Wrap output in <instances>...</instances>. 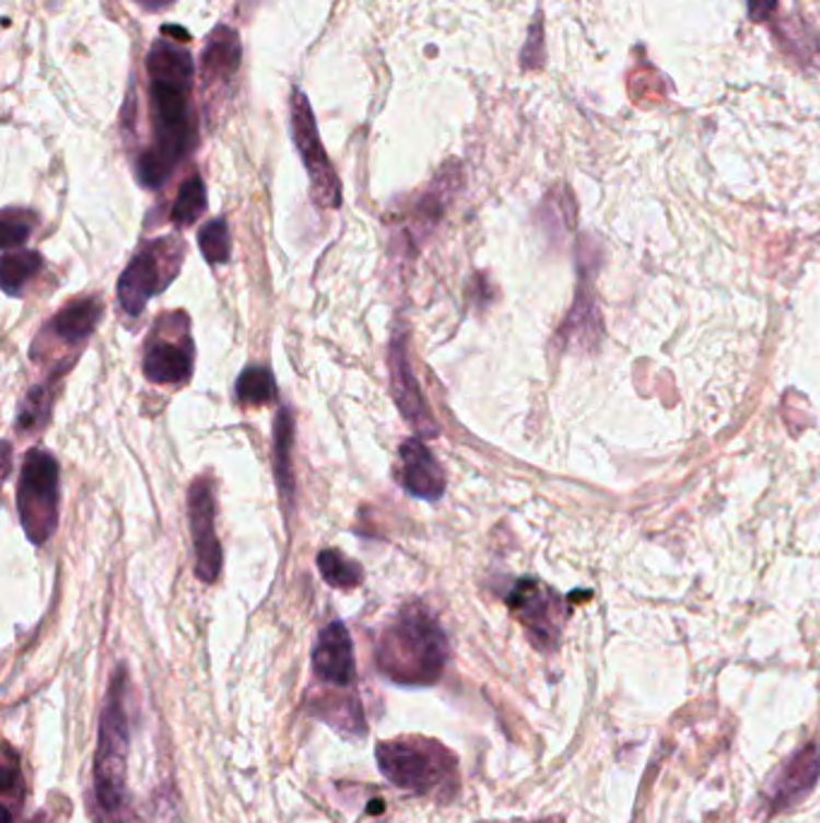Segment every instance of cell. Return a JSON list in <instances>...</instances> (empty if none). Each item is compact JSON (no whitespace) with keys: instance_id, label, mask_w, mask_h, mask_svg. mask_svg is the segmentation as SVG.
<instances>
[{"instance_id":"obj_20","label":"cell","mask_w":820,"mask_h":823,"mask_svg":"<svg viewBox=\"0 0 820 823\" xmlns=\"http://www.w3.org/2000/svg\"><path fill=\"white\" fill-rule=\"evenodd\" d=\"M236 397L244 405H265L277 397V383L270 369L248 367L236 381Z\"/></svg>"},{"instance_id":"obj_11","label":"cell","mask_w":820,"mask_h":823,"mask_svg":"<svg viewBox=\"0 0 820 823\" xmlns=\"http://www.w3.org/2000/svg\"><path fill=\"white\" fill-rule=\"evenodd\" d=\"M390 381H393V395L395 403L400 405L405 419L412 424V427L419 433L426 436H436L438 427L433 421L431 412L424 403V395L419 391V383L412 373V367H409V357H407V347H405V337L397 335L393 345H390Z\"/></svg>"},{"instance_id":"obj_3","label":"cell","mask_w":820,"mask_h":823,"mask_svg":"<svg viewBox=\"0 0 820 823\" xmlns=\"http://www.w3.org/2000/svg\"><path fill=\"white\" fill-rule=\"evenodd\" d=\"M128 716H126V672L114 674L99 725V742L94 758V795L102 823H128Z\"/></svg>"},{"instance_id":"obj_4","label":"cell","mask_w":820,"mask_h":823,"mask_svg":"<svg viewBox=\"0 0 820 823\" xmlns=\"http://www.w3.org/2000/svg\"><path fill=\"white\" fill-rule=\"evenodd\" d=\"M378 766L383 776L400 790L414 795H433L445 800V792L457 790L455 756L426 737H400L378 744Z\"/></svg>"},{"instance_id":"obj_17","label":"cell","mask_w":820,"mask_h":823,"mask_svg":"<svg viewBox=\"0 0 820 823\" xmlns=\"http://www.w3.org/2000/svg\"><path fill=\"white\" fill-rule=\"evenodd\" d=\"M102 318V301L99 299H75L68 306L56 313L51 323V331L60 343L78 345L94 333L96 323Z\"/></svg>"},{"instance_id":"obj_26","label":"cell","mask_w":820,"mask_h":823,"mask_svg":"<svg viewBox=\"0 0 820 823\" xmlns=\"http://www.w3.org/2000/svg\"><path fill=\"white\" fill-rule=\"evenodd\" d=\"M780 0H749V18L753 22H763L773 15Z\"/></svg>"},{"instance_id":"obj_15","label":"cell","mask_w":820,"mask_h":823,"mask_svg":"<svg viewBox=\"0 0 820 823\" xmlns=\"http://www.w3.org/2000/svg\"><path fill=\"white\" fill-rule=\"evenodd\" d=\"M144 376L152 383L168 385V383H184L190 376L192 369V352L190 343H172V340H154L144 352L142 361Z\"/></svg>"},{"instance_id":"obj_13","label":"cell","mask_w":820,"mask_h":823,"mask_svg":"<svg viewBox=\"0 0 820 823\" xmlns=\"http://www.w3.org/2000/svg\"><path fill=\"white\" fill-rule=\"evenodd\" d=\"M402 487L424 501H438L445 494V472L421 439H407L400 445Z\"/></svg>"},{"instance_id":"obj_14","label":"cell","mask_w":820,"mask_h":823,"mask_svg":"<svg viewBox=\"0 0 820 823\" xmlns=\"http://www.w3.org/2000/svg\"><path fill=\"white\" fill-rule=\"evenodd\" d=\"M241 63V42L234 30L214 27V32L204 42V51L200 58V76H202V90L208 92L210 84H229L236 76Z\"/></svg>"},{"instance_id":"obj_5","label":"cell","mask_w":820,"mask_h":823,"mask_svg":"<svg viewBox=\"0 0 820 823\" xmlns=\"http://www.w3.org/2000/svg\"><path fill=\"white\" fill-rule=\"evenodd\" d=\"M58 463L51 453L34 448L22 465L17 484V513L24 535L34 544L51 540L58 528Z\"/></svg>"},{"instance_id":"obj_23","label":"cell","mask_w":820,"mask_h":823,"mask_svg":"<svg viewBox=\"0 0 820 823\" xmlns=\"http://www.w3.org/2000/svg\"><path fill=\"white\" fill-rule=\"evenodd\" d=\"M198 244L202 256L212 265H222L229 260V251H232V241H229V227L224 220H212L200 229Z\"/></svg>"},{"instance_id":"obj_25","label":"cell","mask_w":820,"mask_h":823,"mask_svg":"<svg viewBox=\"0 0 820 823\" xmlns=\"http://www.w3.org/2000/svg\"><path fill=\"white\" fill-rule=\"evenodd\" d=\"M48 407H51V397H48L46 389H32L30 395L24 397L17 415V427L22 431H32L42 427L48 417Z\"/></svg>"},{"instance_id":"obj_24","label":"cell","mask_w":820,"mask_h":823,"mask_svg":"<svg viewBox=\"0 0 820 823\" xmlns=\"http://www.w3.org/2000/svg\"><path fill=\"white\" fill-rule=\"evenodd\" d=\"M22 802V773L20 761L12 754V749L5 746L3 761V823L15 821V809Z\"/></svg>"},{"instance_id":"obj_18","label":"cell","mask_w":820,"mask_h":823,"mask_svg":"<svg viewBox=\"0 0 820 823\" xmlns=\"http://www.w3.org/2000/svg\"><path fill=\"white\" fill-rule=\"evenodd\" d=\"M42 256L36 251H5L3 265H0V282H3V292L8 297H17L24 285L42 270Z\"/></svg>"},{"instance_id":"obj_6","label":"cell","mask_w":820,"mask_h":823,"mask_svg":"<svg viewBox=\"0 0 820 823\" xmlns=\"http://www.w3.org/2000/svg\"><path fill=\"white\" fill-rule=\"evenodd\" d=\"M184 246L174 236L156 239L130 260L118 280V301L128 316H140L148 301L178 273Z\"/></svg>"},{"instance_id":"obj_12","label":"cell","mask_w":820,"mask_h":823,"mask_svg":"<svg viewBox=\"0 0 820 823\" xmlns=\"http://www.w3.org/2000/svg\"><path fill=\"white\" fill-rule=\"evenodd\" d=\"M313 672L320 682L332 686H352L356 664L354 646L344 624L332 622L320 631L313 648Z\"/></svg>"},{"instance_id":"obj_1","label":"cell","mask_w":820,"mask_h":823,"mask_svg":"<svg viewBox=\"0 0 820 823\" xmlns=\"http://www.w3.org/2000/svg\"><path fill=\"white\" fill-rule=\"evenodd\" d=\"M154 144L138 157L136 172L144 188H162L178 162L196 148L198 120L192 108V56L166 39L148 56Z\"/></svg>"},{"instance_id":"obj_16","label":"cell","mask_w":820,"mask_h":823,"mask_svg":"<svg viewBox=\"0 0 820 823\" xmlns=\"http://www.w3.org/2000/svg\"><path fill=\"white\" fill-rule=\"evenodd\" d=\"M292 445H294V417L292 412L282 407L274 417V433H272V465L274 479L280 487L284 506H294V470H292Z\"/></svg>"},{"instance_id":"obj_27","label":"cell","mask_w":820,"mask_h":823,"mask_svg":"<svg viewBox=\"0 0 820 823\" xmlns=\"http://www.w3.org/2000/svg\"><path fill=\"white\" fill-rule=\"evenodd\" d=\"M140 3H142L144 8H150V10H160V8H164L162 0H140ZM166 5H168V0H166Z\"/></svg>"},{"instance_id":"obj_22","label":"cell","mask_w":820,"mask_h":823,"mask_svg":"<svg viewBox=\"0 0 820 823\" xmlns=\"http://www.w3.org/2000/svg\"><path fill=\"white\" fill-rule=\"evenodd\" d=\"M36 227V215L30 210L8 208L0 217V246L3 251L20 248L30 239Z\"/></svg>"},{"instance_id":"obj_29","label":"cell","mask_w":820,"mask_h":823,"mask_svg":"<svg viewBox=\"0 0 820 823\" xmlns=\"http://www.w3.org/2000/svg\"><path fill=\"white\" fill-rule=\"evenodd\" d=\"M539 823H549V821H539Z\"/></svg>"},{"instance_id":"obj_28","label":"cell","mask_w":820,"mask_h":823,"mask_svg":"<svg viewBox=\"0 0 820 823\" xmlns=\"http://www.w3.org/2000/svg\"><path fill=\"white\" fill-rule=\"evenodd\" d=\"M383 809H385V807H383V802H380V800H373V802H371V807H368V814H380V812H383Z\"/></svg>"},{"instance_id":"obj_19","label":"cell","mask_w":820,"mask_h":823,"mask_svg":"<svg viewBox=\"0 0 820 823\" xmlns=\"http://www.w3.org/2000/svg\"><path fill=\"white\" fill-rule=\"evenodd\" d=\"M204 210H208V190H204L202 178L198 174H192L178 188V196L172 208V220L178 227H188L196 222Z\"/></svg>"},{"instance_id":"obj_7","label":"cell","mask_w":820,"mask_h":823,"mask_svg":"<svg viewBox=\"0 0 820 823\" xmlns=\"http://www.w3.org/2000/svg\"><path fill=\"white\" fill-rule=\"evenodd\" d=\"M292 136L308 172L313 198H316L320 208H340V202H342L340 178H337L328 154H325V148L318 136L316 116H313V108L306 100V94L301 90H294L292 94Z\"/></svg>"},{"instance_id":"obj_8","label":"cell","mask_w":820,"mask_h":823,"mask_svg":"<svg viewBox=\"0 0 820 823\" xmlns=\"http://www.w3.org/2000/svg\"><path fill=\"white\" fill-rule=\"evenodd\" d=\"M188 513L192 547H196V573L212 583L222 571V547L214 532V491L210 479H198L188 494Z\"/></svg>"},{"instance_id":"obj_21","label":"cell","mask_w":820,"mask_h":823,"mask_svg":"<svg viewBox=\"0 0 820 823\" xmlns=\"http://www.w3.org/2000/svg\"><path fill=\"white\" fill-rule=\"evenodd\" d=\"M318 571L332 588L342 590L359 588L361 580H364V571H361L359 564L344 559V556L335 549H325L318 554Z\"/></svg>"},{"instance_id":"obj_10","label":"cell","mask_w":820,"mask_h":823,"mask_svg":"<svg viewBox=\"0 0 820 823\" xmlns=\"http://www.w3.org/2000/svg\"><path fill=\"white\" fill-rule=\"evenodd\" d=\"M820 778V746L806 744L799 752H794L785 764L780 766L777 776L770 783L768 807L770 814L787 812L797 807L813 792Z\"/></svg>"},{"instance_id":"obj_9","label":"cell","mask_w":820,"mask_h":823,"mask_svg":"<svg viewBox=\"0 0 820 823\" xmlns=\"http://www.w3.org/2000/svg\"><path fill=\"white\" fill-rule=\"evenodd\" d=\"M511 610L525 624L535 646L547 648L557 644L561 634V600L557 592L544 588L537 580H520L508 595Z\"/></svg>"},{"instance_id":"obj_2","label":"cell","mask_w":820,"mask_h":823,"mask_svg":"<svg viewBox=\"0 0 820 823\" xmlns=\"http://www.w3.org/2000/svg\"><path fill=\"white\" fill-rule=\"evenodd\" d=\"M450 646L438 619L424 604H407L383 628L376 660L390 682L402 686H431L448 664Z\"/></svg>"}]
</instances>
